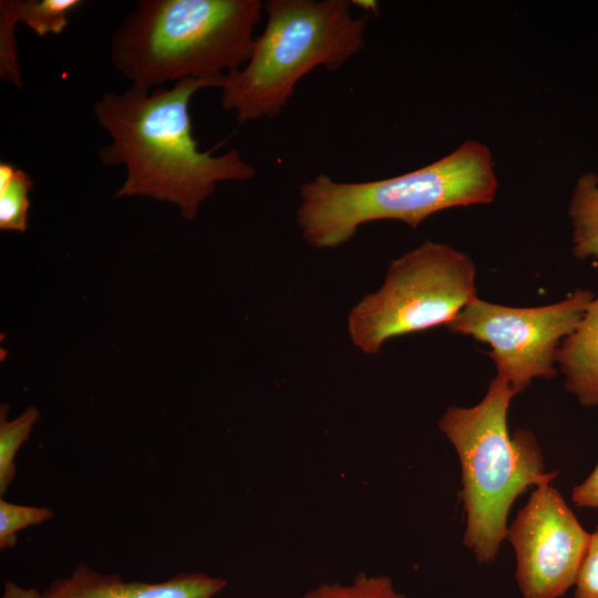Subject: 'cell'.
I'll return each instance as SVG.
<instances>
[{
	"label": "cell",
	"instance_id": "obj_5",
	"mask_svg": "<svg viewBox=\"0 0 598 598\" xmlns=\"http://www.w3.org/2000/svg\"><path fill=\"white\" fill-rule=\"evenodd\" d=\"M267 21L249 61L225 73L221 106L238 123L277 116L310 71L340 69L365 44L368 16L348 0H268Z\"/></svg>",
	"mask_w": 598,
	"mask_h": 598
},
{
	"label": "cell",
	"instance_id": "obj_2",
	"mask_svg": "<svg viewBox=\"0 0 598 598\" xmlns=\"http://www.w3.org/2000/svg\"><path fill=\"white\" fill-rule=\"evenodd\" d=\"M497 188L489 148L467 140L426 166L385 179L344 183L318 174L300 185L297 224L308 245L336 248L365 223L394 219L414 229L437 212L489 204Z\"/></svg>",
	"mask_w": 598,
	"mask_h": 598
},
{
	"label": "cell",
	"instance_id": "obj_6",
	"mask_svg": "<svg viewBox=\"0 0 598 598\" xmlns=\"http://www.w3.org/2000/svg\"><path fill=\"white\" fill-rule=\"evenodd\" d=\"M472 258L426 240L393 260L383 285L351 310L348 332L367 354L391 338L447 326L476 297Z\"/></svg>",
	"mask_w": 598,
	"mask_h": 598
},
{
	"label": "cell",
	"instance_id": "obj_4",
	"mask_svg": "<svg viewBox=\"0 0 598 598\" xmlns=\"http://www.w3.org/2000/svg\"><path fill=\"white\" fill-rule=\"evenodd\" d=\"M515 394L496 375L478 404L448 406L439 422L461 463V498L466 515L463 542L482 564L496 557L506 538L507 516L515 499L532 485L549 484L558 474L545 472L532 432L509 433L507 412Z\"/></svg>",
	"mask_w": 598,
	"mask_h": 598
},
{
	"label": "cell",
	"instance_id": "obj_9",
	"mask_svg": "<svg viewBox=\"0 0 598 598\" xmlns=\"http://www.w3.org/2000/svg\"><path fill=\"white\" fill-rule=\"evenodd\" d=\"M225 586V579L189 573L162 582L125 581L80 564L69 577L52 581L42 598H212Z\"/></svg>",
	"mask_w": 598,
	"mask_h": 598
},
{
	"label": "cell",
	"instance_id": "obj_20",
	"mask_svg": "<svg viewBox=\"0 0 598 598\" xmlns=\"http://www.w3.org/2000/svg\"><path fill=\"white\" fill-rule=\"evenodd\" d=\"M352 4H355L360 8H363L365 11H373L374 13L378 12V3L375 1H371V0H365V1H362V0H359V1H351Z\"/></svg>",
	"mask_w": 598,
	"mask_h": 598
},
{
	"label": "cell",
	"instance_id": "obj_10",
	"mask_svg": "<svg viewBox=\"0 0 598 598\" xmlns=\"http://www.w3.org/2000/svg\"><path fill=\"white\" fill-rule=\"evenodd\" d=\"M556 363L565 388L584 406H598V296L589 302L575 330L561 342Z\"/></svg>",
	"mask_w": 598,
	"mask_h": 598
},
{
	"label": "cell",
	"instance_id": "obj_11",
	"mask_svg": "<svg viewBox=\"0 0 598 598\" xmlns=\"http://www.w3.org/2000/svg\"><path fill=\"white\" fill-rule=\"evenodd\" d=\"M82 0H1L0 24L16 29L20 23L38 37L61 34L69 24L70 14Z\"/></svg>",
	"mask_w": 598,
	"mask_h": 598
},
{
	"label": "cell",
	"instance_id": "obj_16",
	"mask_svg": "<svg viewBox=\"0 0 598 598\" xmlns=\"http://www.w3.org/2000/svg\"><path fill=\"white\" fill-rule=\"evenodd\" d=\"M53 511L48 507L19 505L0 498V548L16 545L17 533L29 526L39 525L52 518Z\"/></svg>",
	"mask_w": 598,
	"mask_h": 598
},
{
	"label": "cell",
	"instance_id": "obj_19",
	"mask_svg": "<svg viewBox=\"0 0 598 598\" xmlns=\"http://www.w3.org/2000/svg\"><path fill=\"white\" fill-rule=\"evenodd\" d=\"M1 598H42L35 588H24L13 581H7Z\"/></svg>",
	"mask_w": 598,
	"mask_h": 598
},
{
	"label": "cell",
	"instance_id": "obj_15",
	"mask_svg": "<svg viewBox=\"0 0 598 598\" xmlns=\"http://www.w3.org/2000/svg\"><path fill=\"white\" fill-rule=\"evenodd\" d=\"M302 598H405V596L393 589L389 577L360 573L350 585L322 584Z\"/></svg>",
	"mask_w": 598,
	"mask_h": 598
},
{
	"label": "cell",
	"instance_id": "obj_17",
	"mask_svg": "<svg viewBox=\"0 0 598 598\" xmlns=\"http://www.w3.org/2000/svg\"><path fill=\"white\" fill-rule=\"evenodd\" d=\"M575 585L574 598H598V526L590 534Z\"/></svg>",
	"mask_w": 598,
	"mask_h": 598
},
{
	"label": "cell",
	"instance_id": "obj_12",
	"mask_svg": "<svg viewBox=\"0 0 598 598\" xmlns=\"http://www.w3.org/2000/svg\"><path fill=\"white\" fill-rule=\"evenodd\" d=\"M573 225V254L598 259V177L587 173L577 181L568 208Z\"/></svg>",
	"mask_w": 598,
	"mask_h": 598
},
{
	"label": "cell",
	"instance_id": "obj_13",
	"mask_svg": "<svg viewBox=\"0 0 598 598\" xmlns=\"http://www.w3.org/2000/svg\"><path fill=\"white\" fill-rule=\"evenodd\" d=\"M9 405L0 406V496L2 497L16 476V455L40 420V411L28 406L17 417L8 420Z\"/></svg>",
	"mask_w": 598,
	"mask_h": 598
},
{
	"label": "cell",
	"instance_id": "obj_14",
	"mask_svg": "<svg viewBox=\"0 0 598 598\" xmlns=\"http://www.w3.org/2000/svg\"><path fill=\"white\" fill-rule=\"evenodd\" d=\"M33 179L17 168L10 183L0 189V229L24 233L28 228L30 198Z\"/></svg>",
	"mask_w": 598,
	"mask_h": 598
},
{
	"label": "cell",
	"instance_id": "obj_18",
	"mask_svg": "<svg viewBox=\"0 0 598 598\" xmlns=\"http://www.w3.org/2000/svg\"><path fill=\"white\" fill-rule=\"evenodd\" d=\"M571 499L579 507L598 508V464L581 484L574 487Z\"/></svg>",
	"mask_w": 598,
	"mask_h": 598
},
{
	"label": "cell",
	"instance_id": "obj_8",
	"mask_svg": "<svg viewBox=\"0 0 598 598\" xmlns=\"http://www.w3.org/2000/svg\"><path fill=\"white\" fill-rule=\"evenodd\" d=\"M522 598H559L575 585L590 534L549 484L537 486L507 529Z\"/></svg>",
	"mask_w": 598,
	"mask_h": 598
},
{
	"label": "cell",
	"instance_id": "obj_1",
	"mask_svg": "<svg viewBox=\"0 0 598 598\" xmlns=\"http://www.w3.org/2000/svg\"><path fill=\"white\" fill-rule=\"evenodd\" d=\"M225 74L184 79L169 89L145 90L131 85L123 92H104L93 114L110 136L97 157L103 165L125 167L115 198L148 197L174 204L187 220L225 181H248L255 168L238 150L214 156L198 150L189 103L206 87H221Z\"/></svg>",
	"mask_w": 598,
	"mask_h": 598
},
{
	"label": "cell",
	"instance_id": "obj_3",
	"mask_svg": "<svg viewBox=\"0 0 598 598\" xmlns=\"http://www.w3.org/2000/svg\"><path fill=\"white\" fill-rule=\"evenodd\" d=\"M260 0H140L110 40L113 66L145 90L223 75L246 64Z\"/></svg>",
	"mask_w": 598,
	"mask_h": 598
},
{
	"label": "cell",
	"instance_id": "obj_7",
	"mask_svg": "<svg viewBox=\"0 0 598 598\" xmlns=\"http://www.w3.org/2000/svg\"><path fill=\"white\" fill-rule=\"evenodd\" d=\"M592 299L589 289H578L551 305L517 308L475 297L446 327L453 333L487 343L496 375L517 394L536 378L556 375L558 349Z\"/></svg>",
	"mask_w": 598,
	"mask_h": 598
}]
</instances>
